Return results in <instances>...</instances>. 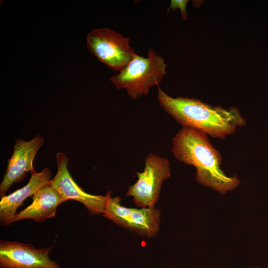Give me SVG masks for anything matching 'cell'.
Masks as SVG:
<instances>
[{"label": "cell", "instance_id": "cell-1", "mask_svg": "<svg viewBox=\"0 0 268 268\" xmlns=\"http://www.w3.org/2000/svg\"><path fill=\"white\" fill-rule=\"evenodd\" d=\"M157 99L160 106L182 127L199 131L214 138L224 139L246 124L239 110L234 107L225 109L194 98H173L159 86Z\"/></svg>", "mask_w": 268, "mask_h": 268}, {"label": "cell", "instance_id": "cell-2", "mask_svg": "<svg viewBox=\"0 0 268 268\" xmlns=\"http://www.w3.org/2000/svg\"><path fill=\"white\" fill-rule=\"evenodd\" d=\"M171 151L178 161L196 168L200 184L224 194L240 184L236 175L228 176L221 170L220 153L201 132L182 127L173 138Z\"/></svg>", "mask_w": 268, "mask_h": 268}, {"label": "cell", "instance_id": "cell-3", "mask_svg": "<svg viewBox=\"0 0 268 268\" xmlns=\"http://www.w3.org/2000/svg\"><path fill=\"white\" fill-rule=\"evenodd\" d=\"M166 68L164 59L150 49L146 58L136 54L123 70L110 80L117 89H125L130 97L135 99L147 95L150 87L159 86L167 74Z\"/></svg>", "mask_w": 268, "mask_h": 268}, {"label": "cell", "instance_id": "cell-4", "mask_svg": "<svg viewBox=\"0 0 268 268\" xmlns=\"http://www.w3.org/2000/svg\"><path fill=\"white\" fill-rule=\"evenodd\" d=\"M102 215L116 225L139 235L153 238L159 232L161 213L155 206L140 208L127 207L121 204L120 197H112L108 191Z\"/></svg>", "mask_w": 268, "mask_h": 268}, {"label": "cell", "instance_id": "cell-5", "mask_svg": "<svg viewBox=\"0 0 268 268\" xmlns=\"http://www.w3.org/2000/svg\"><path fill=\"white\" fill-rule=\"evenodd\" d=\"M89 51L113 70H123L136 54L130 39L108 28L92 29L86 36Z\"/></svg>", "mask_w": 268, "mask_h": 268}, {"label": "cell", "instance_id": "cell-6", "mask_svg": "<svg viewBox=\"0 0 268 268\" xmlns=\"http://www.w3.org/2000/svg\"><path fill=\"white\" fill-rule=\"evenodd\" d=\"M169 161L150 153L145 157L142 172H136L137 180L126 192L134 203L141 208L154 206L157 202L163 182L170 176Z\"/></svg>", "mask_w": 268, "mask_h": 268}, {"label": "cell", "instance_id": "cell-7", "mask_svg": "<svg viewBox=\"0 0 268 268\" xmlns=\"http://www.w3.org/2000/svg\"><path fill=\"white\" fill-rule=\"evenodd\" d=\"M50 248L37 249L31 244L0 241V268H62L50 259Z\"/></svg>", "mask_w": 268, "mask_h": 268}, {"label": "cell", "instance_id": "cell-8", "mask_svg": "<svg viewBox=\"0 0 268 268\" xmlns=\"http://www.w3.org/2000/svg\"><path fill=\"white\" fill-rule=\"evenodd\" d=\"M56 161L57 172L50 180L49 185L55 189L65 201L76 200L84 205L89 214H102L105 206V196L88 194L79 187L68 170V159L65 153H57Z\"/></svg>", "mask_w": 268, "mask_h": 268}, {"label": "cell", "instance_id": "cell-9", "mask_svg": "<svg viewBox=\"0 0 268 268\" xmlns=\"http://www.w3.org/2000/svg\"><path fill=\"white\" fill-rule=\"evenodd\" d=\"M44 138L37 134L32 140L16 139L13 151L8 164L3 180L0 185L1 198L14 183L23 180L26 173L34 170L33 163L39 149L42 146Z\"/></svg>", "mask_w": 268, "mask_h": 268}, {"label": "cell", "instance_id": "cell-10", "mask_svg": "<svg viewBox=\"0 0 268 268\" xmlns=\"http://www.w3.org/2000/svg\"><path fill=\"white\" fill-rule=\"evenodd\" d=\"M50 169L46 167L40 172H31L28 183L22 188L1 198L0 201V226L9 225L13 222L17 208L27 198L33 196L41 188L48 185L51 180Z\"/></svg>", "mask_w": 268, "mask_h": 268}, {"label": "cell", "instance_id": "cell-11", "mask_svg": "<svg viewBox=\"0 0 268 268\" xmlns=\"http://www.w3.org/2000/svg\"><path fill=\"white\" fill-rule=\"evenodd\" d=\"M32 202L15 216L13 222L24 219L43 222L55 216L58 206L65 201L50 185L38 190L32 197Z\"/></svg>", "mask_w": 268, "mask_h": 268}, {"label": "cell", "instance_id": "cell-12", "mask_svg": "<svg viewBox=\"0 0 268 268\" xmlns=\"http://www.w3.org/2000/svg\"><path fill=\"white\" fill-rule=\"evenodd\" d=\"M189 1L187 0H171L169 8L175 10L176 8L180 9L181 18L186 20L187 19L186 5Z\"/></svg>", "mask_w": 268, "mask_h": 268}, {"label": "cell", "instance_id": "cell-13", "mask_svg": "<svg viewBox=\"0 0 268 268\" xmlns=\"http://www.w3.org/2000/svg\"><path fill=\"white\" fill-rule=\"evenodd\" d=\"M252 268H260L259 267H252Z\"/></svg>", "mask_w": 268, "mask_h": 268}]
</instances>
